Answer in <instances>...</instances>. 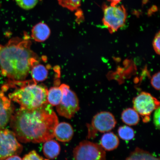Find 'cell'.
<instances>
[{"mask_svg": "<svg viewBox=\"0 0 160 160\" xmlns=\"http://www.w3.org/2000/svg\"><path fill=\"white\" fill-rule=\"evenodd\" d=\"M10 122L19 141L40 143L55 137L58 119L52 106L47 102L34 109L20 108L13 113Z\"/></svg>", "mask_w": 160, "mask_h": 160, "instance_id": "1", "label": "cell"}, {"mask_svg": "<svg viewBox=\"0 0 160 160\" xmlns=\"http://www.w3.org/2000/svg\"><path fill=\"white\" fill-rule=\"evenodd\" d=\"M27 38L14 37L0 45V70L8 82L24 81L31 70L39 63V58L31 49Z\"/></svg>", "mask_w": 160, "mask_h": 160, "instance_id": "2", "label": "cell"}, {"mask_svg": "<svg viewBox=\"0 0 160 160\" xmlns=\"http://www.w3.org/2000/svg\"><path fill=\"white\" fill-rule=\"evenodd\" d=\"M6 87L15 88L10 93L9 98L17 103L21 108L33 109L48 102V90L42 85H38L33 80L8 82Z\"/></svg>", "mask_w": 160, "mask_h": 160, "instance_id": "3", "label": "cell"}, {"mask_svg": "<svg viewBox=\"0 0 160 160\" xmlns=\"http://www.w3.org/2000/svg\"><path fill=\"white\" fill-rule=\"evenodd\" d=\"M103 10V24L110 33L115 32L125 25L127 13L124 6L104 5Z\"/></svg>", "mask_w": 160, "mask_h": 160, "instance_id": "4", "label": "cell"}, {"mask_svg": "<svg viewBox=\"0 0 160 160\" xmlns=\"http://www.w3.org/2000/svg\"><path fill=\"white\" fill-rule=\"evenodd\" d=\"M62 92L61 102L57 106L58 114L67 119H71L80 109L78 98L68 85L62 84L59 87Z\"/></svg>", "mask_w": 160, "mask_h": 160, "instance_id": "5", "label": "cell"}, {"mask_svg": "<svg viewBox=\"0 0 160 160\" xmlns=\"http://www.w3.org/2000/svg\"><path fill=\"white\" fill-rule=\"evenodd\" d=\"M117 121L114 115L109 112L98 113L93 118L91 124L87 125L88 139L95 138L98 132H109L114 128Z\"/></svg>", "mask_w": 160, "mask_h": 160, "instance_id": "6", "label": "cell"}, {"mask_svg": "<svg viewBox=\"0 0 160 160\" xmlns=\"http://www.w3.org/2000/svg\"><path fill=\"white\" fill-rule=\"evenodd\" d=\"M74 160H106V152L97 143L85 140L73 151Z\"/></svg>", "mask_w": 160, "mask_h": 160, "instance_id": "7", "label": "cell"}, {"mask_svg": "<svg viewBox=\"0 0 160 160\" xmlns=\"http://www.w3.org/2000/svg\"><path fill=\"white\" fill-rule=\"evenodd\" d=\"M23 147L18 141L14 133L8 129L0 130V160L21 153Z\"/></svg>", "mask_w": 160, "mask_h": 160, "instance_id": "8", "label": "cell"}, {"mask_svg": "<svg viewBox=\"0 0 160 160\" xmlns=\"http://www.w3.org/2000/svg\"><path fill=\"white\" fill-rule=\"evenodd\" d=\"M133 108L143 117L144 122H149V116L153 112L160 107V102L151 94L143 92L134 98Z\"/></svg>", "mask_w": 160, "mask_h": 160, "instance_id": "9", "label": "cell"}, {"mask_svg": "<svg viewBox=\"0 0 160 160\" xmlns=\"http://www.w3.org/2000/svg\"><path fill=\"white\" fill-rule=\"evenodd\" d=\"M13 107L11 100L0 91V129L7 125L13 113Z\"/></svg>", "mask_w": 160, "mask_h": 160, "instance_id": "10", "label": "cell"}, {"mask_svg": "<svg viewBox=\"0 0 160 160\" xmlns=\"http://www.w3.org/2000/svg\"><path fill=\"white\" fill-rule=\"evenodd\" d=\"M74 135L73 127L69 123L62 122L56 126L54 136L59 141L67 142L71 141Z\"/></svg>", "mask_w": 160, "mask_h": 160, "instance_id": "11", "label": "cell"}, {"mask_svg": "<svg viewBox=\"0 0 160 160\" xmlns=\"http://www.w3.org/2000/svg\"><path fill=\"white\" fill-rule=\"evenodd\" d=\"M50 34L51 30L48 26L43 22L37 24L32 30L31 37L36 42H44L48 38Z\"/></svg>", "mask_w": 160, "mask_h": 160, "instance_id": "12", "label": "cell"}, {"mask_svg": "<svg viewBox=\"0 0 160 160\" xmlns=\"http://www.w3.org/2000/svg\"><path fill=\"white\" fill-rule=\"evenodd\" d=\"M119 144L118 138L112 132L104 134L101 139V147L106 151H112L117 149Z\"/></svg>", "mask_w": 160, "mask_h": 160, "instance_id": "13", "label": "cell"}, {"mask_svg": "<svg viewBox=\"0 0 160 160\" xmlns=\"http://www.w3.org/2000/svg\"><path fill=\"white\" fill-rule=\"evenodd\" d=\"M43 147L44 155L47 158L53 159L57 158L61 152V147L57 141L52 139L44 142Z\"/></svg>", "mask_w": 160, "mask_h": 160, "instance_id": "14", "label": "cell"}, {"mask_svg": "<svg viewBox=\"0 0 160 160\" xmlns=\"http://www.w3.org/2000/svg\"><path fill=\"white\" fill-rule=\"evenodd\" d=\"M121 119L123 123L129 126H135L139 123L140 117L133 108H128L122 112Z\"/></svg>", "mask_w": 160, "mask_h": 160, "instance_id": "15", "label": "cell"}, {"mask_svg": "<svg viewBox=\"0 0 160 160\" xmlns=\"http://www.w3.org/2000/svg\"><path fill=\"white\" fill-rule=\"evenodd\" d=\"M31 71L32 79L37 83L45 81L48 74L47 68L42 65L38 64L33 66Z\"/></svg>", "mask_w": 160, "mask_h": 160, "instance_id": "16", "label": "cell"}, {"mask_svg": "<svg viewBox=\"0 0 160 160\" xmlns=\"http://www.w3.org/2000/svg\"><path fill=\"white\" fill-rule=\"evenodd\" d=\"M125 160H160L148 152L137 148Z\"/></svg>", "mask_w": 160, "mask_h": 160, "instance_id": "17", "label": "cell"}, {"mask_svg": "<svg viewBox=\"0 0 160 160\" xmlns=\"http://www.w3.org/2000/svg\"><path fill=\"white\" fill-rule=\"evenodd\" d=\"M62 97V92L59 87H52L48 90V102L52 106H57L61 102Z\"/></svg>", "mask_w": 160, "mask_h": 160, "instance_id": "18", "label": "cell"}, {"mask_svg": "<svg viewBox=\"0 0 160 160\" xmlns=\"http://www.w3.org/2000/svg\"><path fill=\"white\" fill-rule=\"evenodd\" d=\"M118 133L119 137L125 141H130L133 139L135 136L134 130L128 126L120 127L118 129Z\"/></svg>", "mask_w": 160, "mask_h": 160, "instance_id": "19", "label": "cell"}, {"mask_svg": "<svg viewBox=\"0 0 160 160\" xmlns=\"http://www.w3.org/2000/svg\"><path fill=\"white\" fill-rule=\"evenodd\" d=\"M59 5L62 7L74 11L81 6L82 0H57Z\"/></svg>", "mask_w": 160, "mask_h": 160, "instance_id": "20", "label": "cell"}, {"mask_svg": "<svg viewBox=\"0 0 160 160\" xmlns=\"http://www.w3.org/2000/svg\"><path fill=\"white\" fill-rule=\"evenodd\" d=\"M20 8L28 10L33 8L38 2L39 0H15Z\"/></svg>", "mask_w": 160, "mask_h": 160, "instance_id": "21", "label": "cell"}, {"mask_svg": "<svg viewBox=\"0 0 160 160\" xmlns=\"http://www.w3.org/2000/svg\"><path fill=\"white\" fill-rule=\"evenodd\" d=\"M22 160H44L42 157L34 150H33L23 157Z\"/></svg>", "mask_w": 160, "mask_h": 160, "instance_id": "22", "label": "cell"}, {"mask_svg": "<svg viewBox=\"0 0 160 160\" xmlns=\"http://www.w3.org/2000/svg\"><path fill=\"white\" fill-rule=\"evenodd\" d=\"M160 72L156 73L152 76L151 81L152 87L157 91L160 90Z\"/></svg>", "mask_w": 160, "mask_h": 160, "instance_id": "23", "label": "cell"}, {"mask_svg": "<svg viewBox=\"0 0 160 160\" xmlns=\"http://www.w3.org/2000/svg\"><path fill=\"white\" fill-rule=\"evenodd\" d=\"M160 35L159 31L156 34L154 38L152 45L154 50L157 55H160Z\"/></svg>", "mask_w": 160, "mask_h": 160, "instance_id": "24", "label": "cell"}, {"mask_svg": "<svg viewBox=\"0 0 160 160\" xmlns=\"http://www.w3.org/2000/svg\"><path fill=\"white\" fill-rule=\"evenodd\" d=\"M160 107L156 109L154 113L153 122L157 129H160Z\"/></svg>", "mask_w": 160, "mask_h": 160, "instance_id": "25", "label": "cell"}, {"mask_svg": "<svg viewBox=\"0 0 160 160\" xmlns=\"http://www.w3.org/2000/svg\"><path fill=\"white\" fill-rule=\"evenodd\" d=\"M5 160H22V159L18 155H14L7 158Z\"/></svg>", "mask_w": 160, "mask_h": 160, "instance_id": "26", "label": "cell"}, {"mask_svg": "<svg viewBox=\"0 0 160 160\" xmlns=\"http://www.w3.org/2000/svg\"><path fill=\"white\" fill-rule=\"evenodd\" d=\"M111 3V5L112 6L117 5L118 4L121 2L122 0H108Z\"/></svg>", "mask_w": 160, "mask_h": 160, "instance_id": "27", "label": "cell"}]
</instances>
